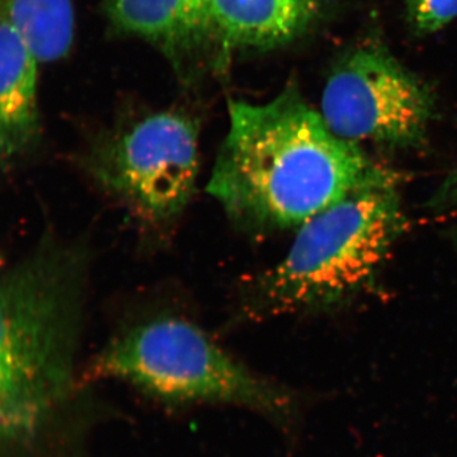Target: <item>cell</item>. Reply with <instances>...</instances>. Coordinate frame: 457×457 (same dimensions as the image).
I'll use <instances>...</instances> for the list:
<instances>
[{"instance_id": "cell-9", "label": "cell", "mask_w": 457, "mask_h": 457, "mask_svg": "<svg viewBox=\"0 0 457 457\" xmlns=\"http://www.w3.org/2000/svg\"><path fill=\"white\" fill-rule=\"evenodd\" d=\"M210 0H108V13L122 31L167 46L204 36Z\"/></svg>"}, {"instance_id": "cell-4", "label": "cell", "mask_w": 457, "mask_h": 457, "mask_svg": "<svg viewBox=\"0 0 457 457\" xmlns=\"http://www.w3.org/2000/svg\"><path fill=\"white\" fill-rule=\"evenodd\" d=\"M88 380H116L170 408L233 405L284 420L287 394L231 356L203 328L159 315L114 336L87 370Z\"/></svg>"}, {"instance_id": "cell-2", "label": "cell", "mask_w": 457, "mask_h": 457, "mask_svg": "<svg viewBox=\"0 0 457 457\" xmlns=\"http://www.w3.org/2000/svg\"><path fill=\"white\" fill-rule=\"evenodd\" d=\"M87 252L49 242L0 266V447L35 437L74 383Z\"/></svg>"}, {"instance_id": "cell-8", "label": "cell", "mask_w": 457, "mask_h": 457, "mask_svg": "<svg viewBox=\"0 0 457 457\" xmlns=\"http://www.w3.org/2000/svg\"><path fill=\"white\" fill-rule=\"evenodd\" d=\"M40 64L25 38L0 20V170L21 161L40 137Z\"/></svg>"}, {"instance_id": "cell-10", "label": "cell", "mask_w": 457, "mask_h": 457, "mask_svg": "<svg viewBox=\"0 0 457 457\" xmlns=\"http://www.w3.org/2000/svg\"><path fill=\"white\" fill-rule=\"evenodd\" d=\"M0 20L25 38L41 62L62 59L73 44V0H0Z\"/></svg>"}, {"instance_id": "cell-6", "label": "cell", "mask_w": 457, "mask_h": 457, "mask_svg": "<svg viewBox=\"0 0 457 457\" xmlns=\"http://www.w3.org/2000/svg\"><path fill=\"white\" fill-rule=\"evenodd\" d=\"M432 111L426 84L376 42L345 54L328 77L321 97L324 121L351 143H417Z\"/></svg>"}, {"instance_id": "cell-7", "label": "cell", "mask_w": 457, "mask_h": 457, "mask_svg": "<svg viewBox=\"0 0 457 457\" xmlns=\"http://www.w3.org/2000/svg\"><path fill=\"white\" fill-rule=\"evenodd\" d=\"M328 0H210L204 35L227 51L270 50L303 35Z\"/></svg>"}, {"instance_id": "cell-5", "label": "cell", "mask_w": 457, "mask_h": 457, "mask_svg": "<svg viewBox=\"0 0 457 457\" xmlns=\"http://www.w3.org/2000/svg\"><path fill=\"white\" fill-rule=\"evenodd\" d=\"M198 128L186 114H147L83 158L82 167L135 221L152 230L174 224L191 203L200 170Z\"/></svg>"}, {"instance_id": "cell-3", "label": "cell", "mask_w": 457, "mask_h": 457, "mask_svg": "<svg viewBox=\"0 0 457 457\" xmlns=\"http://www.w3.org/2000/svg\"><path fill=\"white\" fill-rule=\"evenodd\" d=\"M400 227L387 179L352 192L303 224L284 260L245 286L242 317L264 320L341 299L374 275Z\"/></svg>"}, {"instance_id": "cell-1", "label": "cell", "mask_w": 457, "mask_h": 457, "mask_svg": "<svg viewBox=\"0 0 457 457\" xmlns=\"http://www.w3.org/2000/svg\"><path fill=\"white\" fill-rule=\"evenodd\" d=\"M386 179L321 113L287 88L266 104L228 102L207 192L255 234L302 227L352 192Z\"/></svg>"}, {"instance_id": "cell-11", "label": "cell", "mask_w": 457, "mask_h": 457, "mask_svg": "<svg viewBox=\"0 0 457 457\" xmlns=\"http://www.w3.org/2000/svg\"><path fill=\"white\" fill-rule=\"evenodd\" d=\"M457 18V0H407V20L417 35L440 31Z\"/></svg>"}]
</instances>
